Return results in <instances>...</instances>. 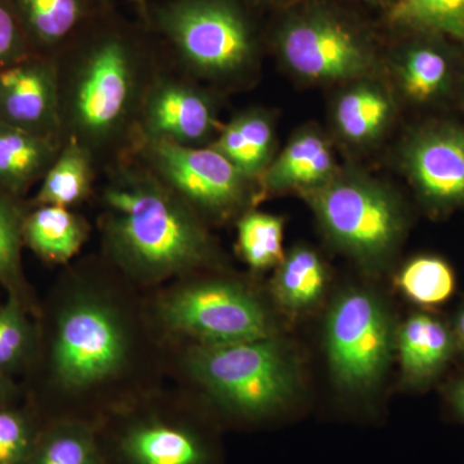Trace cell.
I'll return each mask as SVG.
<instances>
[{"label": "cell", "instance_id": "6da1fadb", "mask_svg": "<svg viewBox=\"0 0 464 464\" xmlns=\"http://www.w3.org/2000/svg\"><path fill=\"white\" fill-rule=\"evenodd\" d=\"M103 239L112 259L143 282H158L209 259L194 209L145 164H123L102 191Z\"/></svg>", "mask_w": 464, "mask_h": 464}, {"label": "cell", "instance_id": "7a4b0ae2", "mask_svg": "<svg viewBox=\"0 0 464 464\" xmlns=\"http://www.w3.org/2000/svg\"><path fill=\"white\" fill-rule=\"evenodd\" d=\"M61 139H74L93 157L136 123L148 84L133 48L119 36L94 43L69 69L58 70Z\"/></svg>", "mask_w": 464, "mask_h": 464}, {"label": "cell", "instance_id": "3957f363", "mask_svg": "<svg viewBox=\"0 0 464 464\" xmlns=\"http://www.w3.org/2000/svg\"><path fill=\"white\" fill-rule=\"evenodd\" d=\"M188 368L195 381L237 413L258 417L286 404L298 387L288 351L276 338L197 344Z\"/></svg>", "mask_w": 464, "mask_h": 464}, {"label": "cell", "instance_id": "277c9868", "mask_svg": "<svg viewBox=\"0 0 464 464\" xmlns=\"http://www.w3.org/2000/svg\"><path fill=\"white\" fill-rule=\"evenodd\" d=\"M302 194L306 195L329 237L362 261L386 257L401 237V208L378 183L334 176Z\"/></svg>", "mask_w": 464, "mask_h": 464}, {"label": "cell", "instance_id": "5b68a950", "mask_svg": "<svg viewBox=\"0 0 464 464\" xmlns=\"http://www.w3.org/2000/svg\"><path fill=\"white\" fill-rule=\"evenodd\" d=\"M160 25L186 65L201 75H234L253 60L248 23L228 0H179L164 9Z\"/></svg>", "mask_w": 464, "mask_h": 464}, {"label": "cell", "instance_id": "8992f818", "mask_svg": "<svg viewBox=\"0 0 464 464\" xmlns=\"http://www.w3.org/2000/svg\"><path fill=\"white\" fill-rule=\"evenodd\" d=\"M159 315L170 331L198 344H226L273 337L267 311L239 284L210 280L182 286L163 298Z\"/></svg>", "mask_w": 464, "mask_h": 464}, {"label": "cell", "instance_id": "52a82bcc", "mask_svg": "<svg viewBox=\"0 0 464 464\" xmlns=\"http://www.w3.org/2000/svg\"><path fill=\"white\" fill-rule=\"evenodd\" d=\"M396 333L380 299L365 290H347L326 316L325 347L335 380L344 389H371L389 365Z\"/></svg>", "mask_w": 464, "mask_h": 464}, {"label": "cell", "instance_id": "ba28073f", "mask_svg": "<svg viewBox=\"0 0 464 464\" xmlns=\"http://www.w3.org/2000/svg\"><path fill=\"white\" fill-rule=\"evenodd\" d=\"M127 353V333L108 304L78 299L58 316L51 364L65 389H90L109 380L123 366Z\"/></svg>", "mask_w": 464, "mask_h": 464}, {"label": "cell", "instance_id": "9c48e42d", "mask_svg": "<svg viewBox=\"0 0 464 464\" xmlns=\"http://www.w3.org/2000/svg\"><path fill=\"white\" fill-rule=\"evenodd\" d=\"M142 163L192 209L225 216L243 204L248 177L212 146L140 140Z\"/></svg>", "mask_w": 464, "mask_h": 464}, {"label": "cell", "instance_id": "30bf717a", "mask_svg": "<svg viewBox=\"0 0 464 464\" xmlns=\"http://www.w3.org/2000/svg\"><path fill=\"white\" fill-rule=\"evenodd\" d=\"M277 47L289 69L313 81L353 79L372 66L364 36L324 8L290 16L277 34Z\"/></svg>", "mask_w": 464, "mask_h": 464}, {"label": "cell", "instance_id": "8fae6325", "mask_svg": "<svg viewBox=\"0 0 464 464\" xmlns=\"http://www.w3.org/2000/svg\"><path fill=\"white\" fill-rule=\"evenodd\" d=\"M402 164L424 203L438 212L464 207V127L441 121L409 140Z\"/></svg>", "mask_w": 464, "mask_h": 464}, {"label": "cell", "instance_id": "7c38bea8", "mask_svg": "<svg viewBox=\"0 0 464 464\" xmlns=\"http://www.w3.org/2000/svg\"><path fill=\"white\" fill-rule=\"evenodd\" d=\"M136 123L140 140L182 146H203L218 128L206 94L173 78H158L148 84Z\"/></svg>", "mask_w": 464, "mask_h": 464}, {"label": "cell", "instance_id": "4fadbf2b", "mask_svg": "<svg viewBox=\"0 0 464 464\" xmlns=\"http://www.w3.org/2000/svg\"><path fill=\"white\" fill-rule=\"evenodd\" d=\"M0 123L63 142L56 63L25 58L0 70Z\"/></svg>", "mask_w": 464, "mask_h": 464}, {"label": "cell", "instance_id": "5bb4252c", "mask_svg": "<svg viewBox=\"0 0 464 464\" xmlns=\"http://www.w3.org/2000/svg\"><path fill=\"white\" fill-rule=\"evenodd\" d=\"M456 348L453 329L432 314L415 313L396 332L395 350L402 372L417 386L436 380Z\"/></svg>", "mask_w": 464, "mask_h": 464}, {"label": "cell", "instance_id": "9a60e30c", "mask_svg": "<svg viewBox=\"0 0 464 464\" xmlns=\"http://www.w3.org/2000/svg\"><path fill=\"white\" fill-rule=\"evenodd\" d=\"M335 163L332 150L320 134L306 130L297 134L270 161L259 177L266 192L298 188L308 191L319 188L335 176Z\"/></svg>", "mask_w": 464, "mask_h": 464}, {"label": "cell", "instance_id": "2e32d148", "mask_svg": "<svg viewBox=\"0 0 464 464\" xmlns=\"http://www.w3.org/2000/svg\"><path fill=\"white\" fill-rule=\"evenodd\" d=\"M417 42L400 57L399 76L406 96L417 103L435 102L447 96L453 84L454 63L441 36L415 33Z\"/></svg>", "mask_w": 464, "mask_h": 464}, {"label": "cell", "instance_id": "e0dca14e", "mask_svg": "<svg viewBox=\"0 0 464 464\" xmlns=\"http://www.w3.org/2000/svg\"><path fill=\"white\" fill-rule=\"evenodd\" d=\"M121 450L130 464H208L207 449L194 432L160 420L130 427Z\"/></svg>", "mask_w": 464, "mask_h": 464}, {"label": "cell", "instance_id": "ac0fdd59", "mask_svg": "<svg viewBox=\"0 0 464 464\" xmlns=\"http://www.w3.org/2000/svg\"><path fill=\"white\" fill-rule=\"evenodd\" d=\"M63 142L0 123V190L17 194L43 179Z\"/></svg>", "mask_w": 464, "mask_h": 464}, {"label": "cell", "instance_id": "d6986e66", "mask_svg": "<svg viewBox=\"0 0 464 464\" xmlns=\"http://www.w3.org/2000/svg\"><path fill=\"white\" fill-rule=\"evenodd\" d=\"M88 237L84 219L69 208L39 206L24 219V243L48 261H70Z\"/></svg>", "mask_w": 464, "mask_h": 464}, {"label": "cell", "instance_id": "ffe728a7", "mask_svg": "<svg viewBox=\"0 0 464 464\" xmlns=\"http://www.w3.org/2000/svg\"><path fill=\"white\" fill-rule=\"evenodd\" d=\"M213 149L221 152L249 179H257L270 164L273 124L264 112L246 111L219 130Z\"/></svg>", "mask_w": 464, "mask_h": 464}, {"label": "cell", "instance_id": "44dd1931", "mask_svg": "<svg viewBox=\"0 0 464 464\" xmlns=\"http://www.w3.org/2000/svg\"><path fill=\"white\" fill-rule=\"evenodd\" d=\"M93 154L74 139L63 140L56 159L43 177L36 195L39 206L72 208L90 195Z\"/></svg>", "mask_w": 464, "mask_h": 464}, {"label": "cell", "instance_id": "7402d4cb", "mask_svg": "<svg viewBox=\"0 0 464 464\" xmlns=\"http://www.w3.org/2000/svg\"><path fill=\"white\" fill-rule=\"evenodd\" d=\"M326 270L314 250L298 246L282 259L274 280L277 301L292 311L306 310L325 292Z\"/></svg>", "mask_w": 464, "mask_h": 464}, {"label": "cell", "instance_id": "603a6c76", "mask_svg": "<svg viewBox=\"0 0 464 464\" xmlns=\"http://www.w3.org/2000/svg\"><path fill=\"white\" fill-rule=\"evenodd\" d=\"M391 112V101L383 91L375 85H356L338 100L335 123L350 141L368 142L380 136Z\"/></svg>", "mask_w": 464, "mask_h": 464}, {"label": "cell", "instance_id": "cb8c5ba5", "mask_svg": "<svg viewBox=\"0 0 464 464\" xmlns=\"http://www.w3.org/2000/svg\"><path fill=\"white\" fill-rule=\"evenodd\" d=\"M389 20L413 33L464 43V0H393Z\"/></svg>", "mask_w": 464, "mask_h": 464}, {"label": "cell", "instance_id": "d4e9b609", "mask_svg": "<svg viewBox=\"0 0 464 464\" xmlns=\"http://www.w3.org/2000/svg\"><path fill=\"white\" fill-rule=\"evenodd\" d=\"M396 284L402 295L423 307L445 304L456 292V275L445 259L420 256L401 268Z\"/></svg>", "mask_w": 464, "mask_h": 464}, {"label": "cell", "instance_id": "484cf974", "mask_svg": "<svg viewBox=\"0 0 464 464\" xmlns=\"http://www.w3.org/2000/svg\"><path fill=\"white\" fill-rule=\"evenodd\" d=\"M27 464H103L93 433L82 423L56 424L41 438Z\"/></svg>", "mask_w": 464, "mask_h": 464}, {"label": "cell", "instance_id": "4316f807", "mask_svg": "<svg viewBox=\"0 0 464 464\" xmlns=\"http://www.w3.org/2000/svg\"><path fill=\"white\" fill-rule=\"evenodd\" d=\"M283 239L284 224L279 217L248 212L237 224V246L246 264L255 270H266L282 262Z\"/></svg>", "mask_w": 464, "mask_h": 464}, {"label": "cell", "instance_id": "83f0119b", "mask_svg": "<svg viewBox=\"0 0 464 464\" xmlns=\"http://www.w3.org/2000/svg\"><path fill=\"white\" fill-rule=\"evenodd\" d=\"M21 14L34 38L44 45L58 44L83 18V0H18Z\"/></svg>", "mask_w": 464, "mask_h": 464}, {"label": "cell", "instance_id": "f1b7e54d", "mask_svg": "<svg viewBox=\"0 0 464 464\" xmlns=\"http://www.w3.org/2000/svg\"><path fill=\"white\" fill-rule=\"evenodd\" d=\"M34 348V329L21 306L12 295L0 304V369L9 373L30 359Z\"/></svg>", "mask_w": 464, "mask_h": 464}, {"label": "cell", "instance_id": "f546056e", "mask_svg": "<svg viewBox=\"0 0 464 464\" xmlns=\"http://www.w3.org/2000/svg\"><path fill=\"white\" fill-rule=\"evenodd\" d=\"M24 219L20 208L0 192V284L9 289L18 288L23 279Z\"/></svg>", "mask_w": 464, "mask_h": 464}, {"label": "cell", "instance_id": "4dcf8cb0", "mask_svg": "<svg viewBox=\"0 0 464 464\" xmlns=\"http://www.w3.org/2000/svg\"><path fill=\"white\" fill-rule=\"evenodd\" d=\"M35 441L25 415L7 406L0 409V464H27Z\"/></svg>", "mask_w": 464, "mask_h": 464}, {"label": "cell", "instance_id": "1f68e13d", "mask_svg": "<svg viewBox=\"0 0 464 464\" xmlns=\"http://www.w3.org/2000/svg\"><path fill=\"white\" fill-rule=\"evenodd\" d=\"M25 60L24 43L16 18L11 9L0 2V70Z\"/></svg>", "mask_w": 464, "mask_h": 464}, {"label": "cell", "instance_id": "d6a6232c", "mask_svg": "<svg viewBox=\"0 0 464 464\" xmlns=\"http://www.w3.org/2000/svg\"><path fill=\"white\" fill-rule=\"evenodd\" d=\"M448 401L458 420L464 423V375L449 386Z\"/></svg>", "mask_w": 464, "mask_h": 464}, {"label": "cell", "instance_id": "836d02e7", "mask_svg": "<svg viewBox=\"0 0 464 464\" xmlns=\"http://www.w3.org/2000/svg\"><path fill=\"white\" fill-rule=\"evenodd\" d=\"M454 337H456L457 347L464 353V304L459 308L454 319L453 328Z\"/></svg>", "mask_w": 464, "mask_h": 464}, {"label": "cell", "instance_id": "e575fe53", "mask_svg": "<svg viewBox=\"0 0 464 464\" xmlns=\"http://www.w3.org/2000/svg\"><path fill=\"white\" fill-rule=\"evenodd\" d=\"M12 395V384L8 373L0 369V409L5 408V402Z\"/></svg>", "mask_w": 464, "mask_h": 464}, {"label": "cell", "instance_id": "d590c367", "mask_svg": "<svg viewBox=\"0 0 464 464\" xmlns=\"http://www.w3.org/2000/svg\"><path fill=\"white\" fill-rule=\"evenodd\" d=\"M365 2H369V3H386V2H389V0H365Z\"/></svg>", "mask_w": 464, "mask_h": 464}, {"label": "cell", "instance_id": "8d00e7d4", "mask_svg": "<svg viewBox=\"0 0 464 464\" xmlns=\"http://www.w3.org/2000/svg\"><path fill=\"white\" fill-rule=\"evenodd\" d=\"M462 97H463V102H464V84H463V88H462Z\"/></svg>", "mask_w": 464, "mask_h": 464}]
</instances>
